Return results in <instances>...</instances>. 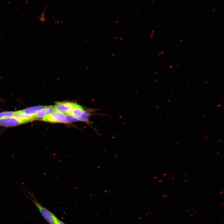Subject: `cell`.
<instances>
[{
	"mask_svg": "<svg viewBox=\"0 0 224 224\" xmlns=\"http://www.w3.org/2000/svg\"><path fill=\"white\" fill-rule=\"evenodd\" d=\"M182 39H181V40H180V41H182Z\"/></svg>",
	"mask_w": 224,
	"mask_h": 224,
	"instance_id": "13",
	"label": "cell"
},
{
	"mask_svg": "<svg viewBox=\"0 0 224 224\" xmlns=\"http://www.w3.org/2000/svg\"><path fill=\"white\" fill-rule=\"evenodd\" d=\"M19 113V110L16 111H6L0 112V119L7 117L16 116Z\"/></svg>",
	"mask_w": 224,
	"mask_h": 224,
	"instance_id": "8",
	"label": "cell"
},
{
	"mask_svg": "<svg viewBox=\"0 0 224 224\" xmlns=\"http://www.w3.org/2000/svg\"><path fill=\"white\" fill-rule=\"evenodd\" d=\"M55 224H66L65 223L59 220L57 217L55 219Z\"/></svg>",
	"mask_w": 224,
	"mask_h": 224,
	"instance_id": "11",
	"label": "cell"
},
{
	"mask_svg": "<svg viewBox=\"0 0 224 224\" xmlns=\"http://www.w3.org/2000/svg\"><path fill=\"white\" fill-rule=\"evenodd\" d=\"M44 107L43 106L39 105L26 108L19 110V113L16 115L23 116L33 120H34L33 117Z\"/></svg>",
	"mask_w": 224,
	"mask_h": 224,
	"instance_id": "3",
	"label": "cell"
},
{
	"mask_svg": "<svg viewBox=\"0 0 224 224\" xmlns=\"http://www.w3.org/2000/svg\"><path fill=\"white\" fill-rule=\"evenodd\" d=\"M54 111L53 106H44L33 117L34 119H42L44 117L53 112Z\"/></svg>",
	"mask_w": 224,
	"mask_h": 224,
	"instance_id": "6",
	"label": "cell"
},
{
	"mask_svg": "<svg viewBox=\"0 0 224 224\" xmlns=\"http://www.w3.org/2000/svg\"><path fill=\"white\" fill-rule=\"evenodd\" d=\"M162 52H163V51H161V53H162Z\"/></svg>",
	"mask_w": 224,
	"mask_h": 224,
	"instance_id": "15",
	"label": "cell"
},
{
	"mask_svg": "<svg viewBox=\"0 0 224 224\" xmlns=\"http://www.w3.org/2000/svg\"><path fill=\"white\" fill-rule=\"evenodd\" d=\"M188 15H189L188 14L186 16H188Z\"/></svg>",
	"mask_w": 224,
	"mask_h": 224,
	"instance_id": "14",
	"label": "cell"
},
{
	"mask_svg": "<svg viewBox=\"0 0 224 224\" xmlns=\"http://www.w3.org/2000/svg\"><path fill=\"white\" fill-rule=\"evenodd\" d=\"M89 116V113L85 111L81 116L77 119V120L82 121H86L88 120Z\"/></svg>",
	"mask_w": 224,
	"mask_h": 224,
	"instance_id": "9",
	"label": "cell"
},
{
	"mask_svg": "<svg viewBox=\"0 0 224 224\" xmlns=\"http://www.w3.org/2000/svg\"><path fill=\"white\" fill-rule=\"evenodd\" d=\"M75 103L71 102H60L56 103L54 107V111L67 114L73 107Z\"/></svg>",
	"mask_w": 224,
	"mask_h": 224,
	"instance_id": "5",
	"label": "cell"
},
{
	"mask_svg": "<svg viewBox=\"0 0 224 224\" xmlns=\"http://www.w3.org/2000/svg\"><path fill=\"white\" fill-rule=\"evenodd\" d=\"M214 10H215V9H212V11H214Z\"/></svg>",
	"mask_w": 224,
	"mask_h": 224,
	"instance_id": "12",
	"label": "cell"
},
{
	"mask_svg": "<svg viewBox=\"0 0 224 224\" xmlns=\"http://www.w3.org/2000/svg\"><path fill=\"white\" fill-rule=\"evenodd\" d=\"M26 197L30 199L38 209L41 214L49 224H56L57 217L51 212L41 204L31 193L26 194Z\"/></svg>",
	"mask_w": 224,
	"mask_h": 224,
	"instance_id": "1",
	"label": "cell"
},
{
	"mask_svg": "<svg viewBox=\"0 0 224 224\" xmlns=\"http://www.w3.org/2000/svg\"><path fill=\"white\" fill-rule=\"evenodd\" d=\"M45 9H44L39 17V20L41 22H44L46 20L45 17Z\"/></svg>",
	"mask_w": 224,
	"mask_h": 224,
	"instance_id": "10",
	"label": "cell"
},
{
	"mask_svg": "<svg viewBox=\"0 0 224 224\" xmlns=\"http://www.w3.org/2000/svg\"><path fill=\"white\" fill-rule=\"evenodd\" d=\"M32 121L30 119L19 116H15L0 119V126L12 127L26 124Z\"/></svg>",
	"mask_w": 224,
	"mask_h": 224,
	"instance_id": "2",
	"label": "cell"
},
{
	"mask_svg": "<svg viewBox=\"0 0 224 224\" xmlns=\"http://www.w3.org/2000/svg\"><path fill=\"white\" fill-rule=\"evenodd\" d=\"M85 111L82 107L75 104L73 107L66 114L74 117L77 120V119L81 116Z\"/></svg>",
	"mask_w": 224,
	"mask_h": 224,
	"instance_id": "7",
	"label": "cell"
},
{
	"mask_svg": "<svg viewBox=\"0 0 224 224\" xmlns=\"http://www.w3.org/2000/svg\"><path fill=\"white\" fill-rule=\"evenodd\" d=\"M67 115L66 114L54 111L47 115L41 120L43 121L50 122L66 123Z\"/></svg>",
	"mask_w": 224,
	"mask_h": 224,
	"instance_id": "4",
	"label": "cell"
}]
</instances>
